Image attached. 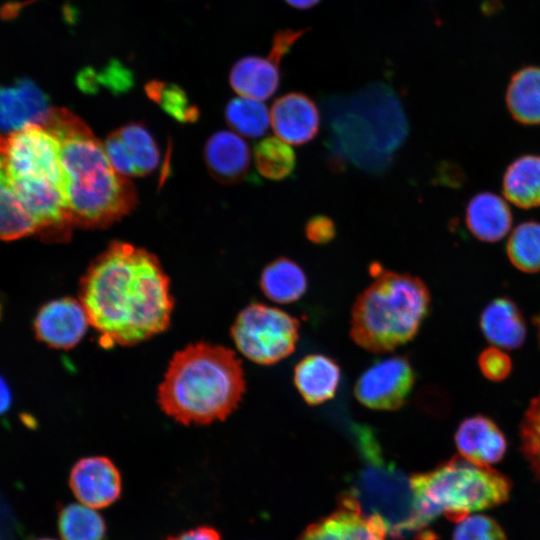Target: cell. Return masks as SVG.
Listing matches in <instances>:
<instances>
[{"label": "cell", "instance_id": "28", "mask_svg": "<svg viewBox=\"0 0 540 540\" xmlns=\"http://www.w3.org/2000/svg\"><path fill=\"white\" fill-rule=\"evenodd\" d=\"M63 540H103L106 525L95 508L82 503L65 506L58 519Z\"/></svg>", "mask_w": 540, "mask_h": 540}, {"label": "cell", "instance_id": "21", "mask_svg": "<svg viewBox=\"0 0 540 540\" xmlns=\"http://www.w3.org/2000/svg\"><path fill=\"white\" fill-rule=\"evenodd\" d=\"M480 325L484 336L498 348H517L522 345L526 336L521 313L507 298L490 302L482 312Z\"/></svg>", "mask_w": 540, "mask_h": 540}, {"label": "cell", "instance_id": "14", "mask_svg": "<svg viewBox=\"0 0 540 540\" xmlns=\"http://www.w3.org/2000/svg\"><path fill=\"white\" fill-rule=\"evenodd\" d=\"M270 124L279 139L290 145H303L317 136L321 125L320 111L306 94L290 92L274 101Z\"/></svg>", "mask_w": 540, "mask_h": 540}, {"label": "cell", "instance_id": "3", "mask_svg": "<svg viewBox=\"0 0 540 540\" xmlns=\"http://www.w3.org/2000/svg\"><path fill=\"white\" fill-rule=\"evenodd\" d=\"M245 387L234 351L196 342L174 354L157 397L161 409L177 422L206 425L227 418L238 407Z\"/></svg>", "mask_w": 540, "mask_h": 540}, {"label": "cell", "instance_id": "13", "mask_svg": "<svg viewBox=\"0 0 540 540\" xmlns=\"http://www.w3.org/2000/svg\"><path fill=\"white\" fill-rule=\"evenodd\" d=\"M69 485L80 503L95 509L114 503L121 494V476L107 457L80 459L72 468Z\"/></svg>", "mask_w": 540, "mask_h": 540}, {"label": "cell", "instance_id": "12", "mask_svg": "<svg viewBox=\"0 0 540 540\" xmlns=\"http://www.w3.org/2000/svg\"><path fill=\"white\" fill-rule=\"evenodd\" d=\"M89 325L87 312L80 300L63 297L39 309L34 320V331L40 342L51 348L66 350L81 341Z\"/></svg>", "mask_w": 540, "mask_h": 540}, {"label": "cell", "instance_id": "10", "mask_svg": "<svg viewBox=\"0 0 540 540\" xmlns=\"http://www.w3.org/2000/svg\"><path fill=\"white\" fill-rule=\"evenodd\" d=\"M415 383V372L408 358L392 356L375 362L358 378L356 399L374 410H397L405 405Z\"/></svg>", "mask_w": 540, "mask_h": 540}, {"label": "cell", "instance_id": "22", "mask_svg": "<svg viewBox=\"0 0 540 540\" xmlns=\"http://www.w3.org/2000/svg\"><path fill=\"white\" fill-rule=\"evenodd\" d=\"M308 287L307 276L294 260L282 256L268 263L260 276V288L267 298L280 304L300 299Z\"/></svg>", "mask_w": 540, "mask_h": 540}, {"label": "cell", "instance_id": "42", "mask_svg": "<svg viewBox=\"0 0 540 540\" xmlns=\"http://www.w3.org/2000/svg\"><path fill=\"white\" fill-rule=\"evenodd\" d=\"M288 5L296 9H309L318 4L321 0H284Z\"/></svg>", "mask_w": 540, "mask_h": 540}, {"label": "cell", "instance_id": "25", "mask_svg": "<svg viewBox=\"0 0 540 540\" xmlns=\"http://www.w3.org/2000/svg\"><path fill=\"white\" fill-rule=\"evenodd\" d=\"M37 231L34 220L16 195L0 157V240H14Z\"/></svg>", "mask_w": 540, "mask_h": 540}, {"label": "cell", "instance_id": "23", "mask_svg": "<svg viewBox=\"0 0 540 540\" xmlns=\"http://www.w3.org/2000/svg\"><path fill=\"white\" fill-rule=\"evenodd\" d=\"M503 194L523 209L540 206V156L525 155L509 165L503 177Z\"/></svg>", "mask_w": 540, "mask_h": 540}, {"label": "cell", "instance_id": "6", "mask_svg": "<svg viewBox=\"0 0 540 540\" xmlns=\"http://www.w3.org/2000/svg\"><path fill=\"white\" fill-rule=\"evenodd\" d=\"M414 505L428 526L439 516L460 521L474 512L506 502L510 480L491 466L474 463L461 455L434 469L410 476Z\"/></svg>", "mask_w": 540, "mask_h": 540}, {"label": "cell", "instance_id": "34", "mask_svg": "<svg viewBox=\"0 0 540 540\" xmlns=\"http://www.w3.org/2000/svg\"><path fill=\"white\" fill-rule=\"evenodd\" d=\"M99 85H104L114 94L127 91L133 85V73L120 61L111 60L101 72H97Z\"/></svg>", "mask_w": 540, "mask_h": 540}, {"label": "cell", "instance_id": "31", "mask_svg": "<svg viewBox=\"0 0 540 540\" xmlns=\"http://www.w3.org/2000/svg\"><path fill=\"white\" fill-rule=\"evenodd\" d=\"M145 92L152 101L180 122H194L199 116L197 106L190 102L185 91L176 84L152 80L145 85Z\"/></svg>", "mask_w": 540, "mask_h": 540}, {"label": "cell", "instance_id": "1", "mask_svg": "<svg viewBox=\"0 0 540 540\" xmlns=\"http://www.w3.org/2000/svg\"><path fill=\"white\" fill-rule=\"evenodd\" d=\"M79 299L102 344L131 346L164 332L171 320L169 279L148 251L113 242L87 269Z\"/></svg>", "mask_w": 540, "mask_h": 540}, {"label": "cell", "instance_id": "18", "mask_svg": "<svg viewBox=\"0 0 540 540\" xmlns=\"http://www.w3.org/2000/svg\"><path fill=\"white\" fill-rule=\"evenodd\" d=\"M281 61L268 57L245 56L232 66L229 83L243 97L264 101L273 96L280 85Z\"/></svg>", "mask_w": 540, "mask_h": 540}, {"label": "cell", "instance_id": "8", "mask_svg": "<svg viewBox=\"0 0 540 540\" xmlns=\"http://www.w3.org/2000/svg\"><path fill=\"white\" fill-rule=\"evenodd\" d=\"M299 329L298 319L285 311L251 303L237 315L231 337L247 359L260 365H271L294 352Z\"/></svg>", "mask_w": 540, "mask_h": 540}, {"label": "cell", "instance_id": "43", "mask_svg": "<svg viewBox=\"0 0 540 540\" xmlns=\"http://www.w3.org/2000/svg\"><path fill=\"white\" fill-rule=\"evenodd\" d=\"M19 8V3H8L1 10V16H3L4 19H10L18 14Z\"/></svg>", "mask_w": 540, "mask_h": 540}, {"label": "cell", "instance_id": "19", "mask_svg": "<svg viewBox=\"0 0 540 540\" xmlns=\"http://www.w3.org/2000/svg\"><path fill=\"white\" fill-rule=\"evenodd\" d=\"M341 379L339 365L322 354H309L294 369V384L309 405H319L332 399Z\"/></svg>", "mask_w": 540, "mask_h": 540}, {"label": "cell", "instance_id": "26", "mask_svg": "<svg viewBox=\"0 0 540 540\" xmlns=\"http://www.w3.org/2000/svg\"><path fill=\"white\" fill-rule=\"evenodd\" d=\"M134 167L136 176L153 172L159 165L160 152L150 132L140 123H130L116 130Z\"/></svg>", "mask_w": 540, "mask_h": 540}, {"label": "cell", "instance_id": "33", "mask_svg": "<svg viewBox=\"0 0 540 540\" xmlns=\"http://www.w3.org/2000/svg\"><path fill=\"white\" fill-rule=\"evenodd\" d=\"M452 540H507V537L493 518L473 513L457 522Z\"/></svg>", "mask_w": 540, "mask_h": 540}, {"label": "cell", "instance_id": "11", "mask_svg": "<svg viewBox=\"0 0 540 540\" xmlns=\"http://www.w3.org/2000/svg\"><path fill=\"white\" fill-rule=\"evenodd\" d=\"M384 524L365 516L347 494L340 497L337 509L309 525L298 540H387Z\"/></svg>", "mask_w": 540, "mask_h": 540}, {"label": "cell", "instance_id": "35", "mask_svg": "<svg viewBox=\"0 0 540 540\" xmlns=\"http://www.w3.org/2000/svg\"><path fill=\"white\" fill-rule=\"evenodd\" d=\"M479 366L484 376L499 381L510 373L511 361L508 355L498 347H491L481 353Z\"/></svg>", "mask_w": 540, "mask_h": 540}, {"label": "cell", "instance_id": "15", "mask_svg": "<svg viewBox=\"0 0 540 540\" xmlns=\"http://www.w3.org/2000/svg\"><path fill=\"white\" fill-rule=\"evenodd\" d=\"M47 95L28 78L0 87V129L18 130L28 124H42L49 111Z\"/></svg>", "mask_w": 540, "mask_h": 540}, {"label": "cell", "instance_id": "17", "mask_svg": "<svg viewBox=\"0 0 540 540\" xmlns=\"http://www.w3.org/2000/svg\"><path fill=\"white\" fill-rule=\"evenodd\" d=\"M455 443L462 457L481 465L500 461L506 451V439L496 424L484 416L464 420L455 434Z\"/></svg>", "mask_w": 540, "mask_h": 540}, {"label": "cell", "instance_id": "38", "mask_svg": "<svg viewBox=\"0 0 540 540\" xmlns=\"http://www.w3.org/2000/svg\"><path fill=\"white\" fill-rule=\"evenodd\" d=\"M305 30L285 29L275 33L269 54L281 61Z\"/></svg>", "mask_w": 540, "mask_h": 540}, {"label": "cell", "instance_id": "7", "mask_svg": "<svg viewBox=\"0 0 540 540\" xmlns=\"http://www.w3.org/2000/svg\"><path fill=\"white\" fill-rule=\"evenodd\" d=\"M361 450L366 465L345 492L368 517H376L394 539L434 540L414 505L407 478L394 464L386 462L369 431L361 430Z\"/></svg>", "mask_w": 540, "mask_h": 540}, {"label": "cell", "instance_id": "32", "mask_svg": "<svg viewBox=\"0 0 540 540\" xmlns=\"http://www.w3.org/2000/svg\"><path fill=\"white\" fill-rule=\"evenodd\" d=\"M523 455L540 481V393L530 402L520 425Z\"/></svg>", "mask_w": 540, "mask_h": 540}, {"label": "cell", "instance_id": "24", "mask_svg": "<svg viewBox=\"0 0 540 540\" xmlns=\"http://www.w3.org/2000/svg\"><path fill=\"white\" fill-rule=\"evenodd\" d=\"M506 104L517 122L540 124V67L528 66L512 76L507 88Z\"/></svg>", "mask_w": 540, "mask_h": 540}, {"label": "cell", "instance_id": "20", "mask_svg": "<svg viewBox=\"0 0 540 540\" xmlns=\"http://www.w3.org/2000/svg\"><path fill=\"white\" fill-rule=\"evenodd\" d=\"M465 218L469 231L485 242L501 240L512 225V214L506 201L489 192L479 193L470 200Z\"/></svg>", "mask_w": 540, "mask_h": 540}, {"label": "cell", "instance_id": "39", "mask_svg": "<svg viewBox=\"0 0 540 540\" xmlns=\"http://www.w3.org/2000/svg\"><path fill=\"white\" fill-rule=\"evenodd\" d=\"M166 540H221V535L212 527L201 526L168 537Z\"/></svg>", "mask_w": 540, "mask_h": 540}, {"label": "cell", "instance_id": "30", "mask_svg": "<svg viewBox=\"0 0 540 540\" xmlns=\"http://www.w3.org/2000/svg\"><path fill=\"white\" fill-rule=\"evenodd\" d=\"M510 262L520 271H540V223L530 221L518 225L507 242Z\"/></svg>", "mask_w": 540, "mask_h": 540}, {"label": "cell", "instance_id": "36", "mask_svg": "<svg viewBox=\"0 0 540 540\" xmlns=\"http://www.w3.org/2000/svg\"><path fill=\"white\" fill-rule=\"evenodd\" d=\"M103 145L110 164L118 173L125 177L136 176L134 167L116 131L107 137Z\"/></svg>", "mask_w": 540, "mask_h": 540}, {"label": "cell", "instance_id": "37", "mask_svg": "<svg viewBox=\"0 0 540 540\" xmlns=\"http://www.w3.org/2000/svg\"><path fill=\"white\" fill-rule=\"evenodd\" d=\"M306 238L318 245L331 242L336 236V226L334 221L325 215H315L311 217L305 225Z\"/></svg>", "mask_w": 540, "mask_h": 540}, {"label": "cell", "instance_id": "29", "mask_svg": "<svg viewBox=\"0 0 540 540\" xmlns=\"http://www.w3.org/2000/svg\"><path fill=\"white\" fill-rule=\"evenodd\" d=\"M254 161L263 177L275 181L286 179L296 167L294 150L278 137L261 140L254 149Z\"/></svg>", "mask_w": 540, "mask_h": 540}, {"label": "cell", "instance_id": "41", "mask_svg": "<svg viewBox=\"0 0 540 540\" xmlns=\"http://www.w3.org/2000/svg\"><path fill=\"white\" fill-rule=\"evenodd\" d=\"M11 403V389L6 380L0 375V416L9 410Z\"/></svg>", "mask_w": 540, "mask_h": 540}, {"label": "cell", "instance_id": "40", "mask_svg": "<svg viewBox=\"0 0 540 540\" xmlns=\"http://www.w3.org/2000/svg\"><path fill=\"white\" fill-rule=\"evenodd\" d=\"M76 84L84 93H96L100 87L97 71L92 67H85L76 76Z\"/></svg>", "mask_w": 540, "mask_h": 540}, {"label": "cell", "instance_id": "16", "mask_svg": "<svg viewBox=\"0 0 540 540\" xmlns=\"http://www.w3.org/2000/svg\"><path fill=\"white\" fill-rule=\"evenodd\" d=\"M204 159L215 179L226 184L237 183L242 181L249 171L251 151L238 133L221 130L207 140Z\"/></svg>", "mask_w": 540, "mask_h": 540}, {"label": "cell", "instance_id": "44", "mask_svg": "<svg viewBox=\"0 0 540 540\" xmlns=\"http://www.w3.org/2000/svg\"><path fill=\"white\" fill-rule=\"evenodd\" d=\"M536 323H537V327H538V336H539V340H540V315L537 318Z\"/></svg>", "mask_w": 540, "mask_h": 540}, {"label": "cell", "instance_id": "9", "mask_svg": "<svg viewBox=\"0 0 540 540\" xmlns=\"http://www.w3.org/2000/svg\"><path fill=\"white\" fill-rule=\"evenodd\" d=\"M0 157L10 178L47 179L63 188L60 144L40 124L0 135Z\"/></svg>", "mask_w": 540, "mask_h": 540}, {"label": "cell", "instance_id": "4", "mask_svg": "<svg viewBox=\"0 0 540 540\" xmlns=\"http://www.w3.org/2000/svg\"><path fill=\"white\" fill-rule=\"evenodd\" d=\"M326 110L333 154L368 173L387 170L408 136L402 103L382 82L348 96H332Z\"/></svg>", "mask_w": 540, "mask_h": 540}, {"label": "cell", "instance_id": "27", "mask_svg": "<svg viewBox=\"0 0 540 540\" xmlns=\"http://www.w3.org/2000/svg\"><path fill=\"white\" fill-rule=\"evenodd\" d=\"M225 119L239 135L258 138L269 128L270 111L262 101L239 96L227 103Z\"/></svg>", "mask_w": 540, "mask_h": 540}, {"label": "cell", "instance_id": "2", "mask_svg": "<svg viewBox=\"0 0 540 540\" xmlns=\"http://www.w3.org/2000/svg\"><path fill=\"white\" fill-rule=\"evenodd\" d=\"M42 126L60 144L63 193L72 224L103 228L134 208L132 183L110 164L104 145L65 108H51Z\"/></svg>", "mask_w": 540, "mask_h": 540}, {"label": "cell", "instance_id": "45", "mask_svg": "<svg viewBox=\"0 0 540 540\" xmlns=\"http://www.w3.org/2000/svg\"><path fill=\"white\" fill-rule=\"evenodd\" d=\"M39 540H54V539H47V538H45V539H39Z\"/></svg>", "mask_w": 540, "mask_h": 540}, {"label": "cell", "instance_id": "5", "mask_svg": "<svg viewBox=\"0 0 540 540\" xmlns=\"http://www.w3.org/2000/svg\"><path fill=\"white\" fill-rule=\"evenodd\" d=\"M425 283L409 273L378 269L352 308L350 335L370 352H387L411 341L430 307Z\"/></svg>", "mask_w": 540, "mask_h": 540}]
</instances>
